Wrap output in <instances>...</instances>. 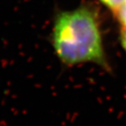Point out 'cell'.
<instances>
[{"mask_svg":"<svg viewBox=\"0 0 126 126\" xmlns=\"http://www.w3.org/2000/svg\"><path fill=\"white\" fill-rule=\"evenodd\" d=\"M100 20L97 7L89 2L56 14L52 44L62 64L75 66L89 62L105 71L112 70L104 49Z\"/></svg>","mask_w":126,"mask_h":126,"instance_id":"cell-1","label":"cell"},{"mask_svg":"<svg viewBox=\"0 0 126 126\" xmlns=\"http://www.w3.org/2000/svg\"><path fill=\"white\" fill-rule=\"evenodd\" d=\"M112 12L121 28H126V0Z\"/></svg>","mask_w":126,"mask_h":126,"instance_id":"cell-2","label":"cell"},{"mask_svg":"<svg viewBox=\"0 0 126 126\" xmlns=\"http://www.w3.org/2000/svg\"><path fill=\"white\" fill-rule=\"evenodd\" d=\"M102 5L114 12L116 8H118L125 0H98Z\"/></svg>","mask_w":126,"mask_h":126,"instance_id":"cell-3","label":"cell"},{"mask_svg":"<svg viewBox=\"0 0 126 126\" xmlns=\"http://www.w3.org/2000/svg\"><path fill=\"white\" fill-rule=\"evenodd\" d=\"M120 40L123 49L126 52V28H121Z\"/></svg>","mask_w":126,"mask_h":126,"instance_id":"cell-4","label":"cell"}]
</instances>
